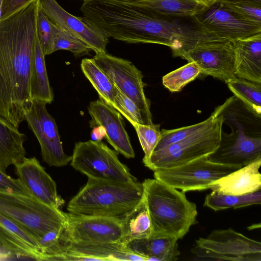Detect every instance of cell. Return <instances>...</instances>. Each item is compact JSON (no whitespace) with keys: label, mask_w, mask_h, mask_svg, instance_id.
<instances>
[{"label":"cell","mask_w":261,"mask_h":261,"mask_svg":"<svg viewBox=\"0 0 261 261\" xmlns=\"http://www.w3.org/2000/svg\"><path fill=\"white\" fill-rule=\"evenodd\" d=\"M83 16L109 37L128 43L169 47L174 57L193 47L204 33L195 24H184L149 10L105 0L85 1Z\"/></svg>","instance_id":"6da1fadb"},{"label":"cell","mask_w":261,"mask_h":261,"mask_svg":"<svg viewBox=\"0 0 261 261\" xmlns=\"http://www.w3.org/2000/svg\"><path fill=\"white\" fill-rule=\"evenodd\" d=\"M39 0L0 21V118L18 129L31 103L30 67Z\"/></svg>","instance_id":"7a4b0ae2"},{"label":"cell","mask_w":261,"mask_h":261,"mask_svg":"<svg viewBox=\"0 0 261 261\" xmlns=\"http://www.w3.org/2000/svg\"><path fill=\"white\" fill-rule=\"evenodd\" d=\"M142 183L151 222V237L182 239L197 223L196 204L187 199L185 192L156 178H147Z\"/></svg>","instance_id":"3957f363"},{"label":"cell","mask_w":261,"mask_h":261,"mask_svg":"<svg viewBox=\"0 0 261 261\" xmlns=\"http://www.w3.org/2000/svg\"><path fill=\"white\" fill-rule=\"evenodd\" d=\"M143 196L142 183L108 181L88 178L84 187L69 201L70 213L121 218Z\"/></svg>","instance_id":"277c9868"},{"label":"cell","mask_w":261,"mask_h":261,"mask_svg":"<svg viewBox=\"0 0 261 261\" xmlns=\"http://www.w3.org/2000/svg\"><path fill=\"white\" fill-rule=\"evenodd\" d=\"M0 213L26 230L39 244L48 232L64 228L66 219L60 208L33 196L3 191H0Z\"/></svg>","instance_id":"5b68a950"},{"label":"cell","mask_w":261,"mask_h":261,"mask_svg":"<svg viewBox=\"0 0 261 261\" xmlns=\"http://www.w3.org/2000/svg\"><path fill=\"white\" fill-rule=\"evenodd\" d=\"M223 124L222 117L214 116L211 123L204 128L181 140L153 151L144 164L145 166L154 171L208 157L219 146Z\"/></svg>","instance_id":"8992f818"},{"label":"cell","mask_w":261,"mask_h":261,"mask_svg":"<svg viewBox=\"0 0 261 261\" xmlns=\"http://www.w3.org/2000/svg\"><path fill=\"white\" fill-rule=\"evenodd\" d=\"M118 153L101 141H80L75 144L70 165L94 179L134 182L138 179L118 159Z\"/></svg>","instance_id":"52a82bcc"},{"label":"cell","mask_w":261,"mask_h":261,"mask_svg":"<svg viewBox=\"0 0 261 261\" xmlns=\"http://www.w3.org/2000/svg\"><path fill=\"white\" fill-rule=\"evenodd\" d=\"M191 252L196 260L261 261V243L230 228L199 238Z\"/></svg>","instance_id":"ba28073f"},{"label":"cell","mask_w":261,"mask_h":261,"mask_svg":"<svg viewBox=\"0 0 261 261\" xmlns=\"http://www.w3.org/2000/svg\"><path fill=\"white\" fill-rule=\"evenodd\" d=\"M242 167L212 162L203 157L187 164L158 169L153 176L184 192L210 189L212 184Z\"/></svg>","instance_id":"9c48e42d"},{"label":"cell","mask_w":261,"mask_h":261,"mask_svg":"<svg viewBox=\"0 0 261 261\" xmlns=\"http://www.w3.org/2000/svg\"><path fill=\"white\" fill-rule=\"evenodd\" d=\"M93 59L114 85L138 106L144 124H153L150 101L145 94L141 71L130 61L113 56L106 51L95 53Z\"/></svg>","instance_id":"30bf717a"},{"label":"cell","mask_w":261,"mask_h":261,"mask_svg":"<svg viewBox=\"0 0 261 261\" xmlns=\"http://www.w3.org/2000/svg\"><path fill=\"white\" fill-rule=\"evenodd\" d=\"M62 243L123 242V230L119 218L66 213Z\"/></svg>","instance_id":"8fae6325"},{"label":"cell","mask_w":261,"mask_h":261,"mask_svg":"<svg viewBox=\"0 0 261 261\" xmlns=\"http://www.w3.org/2000/svg\"><path fill=\"white\" fill-rule=\"evenodd\" d=\"M179 57L199 67L200 73L226 83L237 77L234 74V48L232 41L210 39L201 41L183 52Z\"/></svg>","instance_id":"7c38bea8"},{"label":"cell","mask_w":261,"mask_h":261,"mask_svg":"<svg viewBox=\"0 0 261 261\" xmlns=\"http://www.w3.org/2000/svg\"><path fill=\"white\" fill-rule=\"evenodd\" d=\"M46 104L41 100L32 99L25 112L24 120L39 143L43 160L50 167H63L70 162L71 156L64 151L57 125L47 112Z\"/></svg>","instance_id":"4fadbf2b"},{"label":"cell","mask_w":261,"mask_h":261,"mask_svg":"<svg viewBox=\"0 0 261 261\" xmlns=\"http://www.w3.org/2000/svg\"><path fill=\"white\" fill-rule=\"evenodd\" d=\"M46 260H127L146 261L123 242L62 243L50 248Z\"/></svg>","instance_id":"5bb4252c"},{"label":"cell","mask_w":261,"mask_h":261,"mask_svg":"<svg viewBox=\"0 0 261 261\" xmlns=\"http://www.w3.org/2000/svg\"><path fill=\"white\" fill-rule=\"evenodd\" d=\"M193 18L198 27L218 39L233 41L261 33V24L244 20L218 4Z\"/></svg>","instance_id":"9a60e30c"},{"label":"cell","mask_w":261,"mask_h":261,"mask_svg":"<svg viewBox=\"0 0 261 261\" xmlns=\"http://www.w3.org/2000/svg\"><path fill=\"white\" fill-rule=\"evenodd\" d=\"M41 11L62 30L77 37L95 53L106 51L109 37L83 17H76L64 9L56 0H39Z\"/></svg>","instance_id":"2e32d148"},{"label":"cell","mask_w":261,"mask_h":261,"mask_svg":"<svg viewBox=\"0 0 261 261\" xmlns=\"http://www.w3.org/2000/svg\"><path fill=\"white\" fill-rule=\"evenodd\" d=\"M18 178L32 196L50 206L60 208L64 200L58 194L55 181L35 157L24 158L14 164Z\"/></svg>","instance_id":"e0dca14e"},{"label":"cell","mask_w":261,"mask_h":261,"mask_svg":"<svg viewBox=\"0 0 261 261\" xmlns=\"http://www.w3.org/2000/svg\"><path fill=\"white\" fill-rule=\"evenodd\" d=\"M88 110L91 124L104 128L105 137L115 151L127 159L134 158L135 153L120 113L101 100L90 102Z\"/></svg>","instance_id":"ac0fdd59"},{"label":"cell","mask_w":261,"mask_h":261,"mask_svg":"<svg viewBox=\"0 0 261 261\" xmlns=\"http://www.w3.org/2000/svg\"><path fill=\"white\" fill-rule=\"evenodd\" d=\"M261 156V138H251L239 132L221 133L217 149L208 159L218 163L243 167Z\"/></svg>","instance_id":"d6986e66"},{"label":"cell","mask_w":261,"mask_h":261,"mask_svg":"<svg viewBox=\"0 0 261 261\" xmlns=\"http://www.w3.org/2000/svg\"><path fill=\"white\" fill-rule=\"evenodd\" d=\"M212 115L221 116L231 130L251 138H261V115L236 96L227 98Z\"/></svg>","instance_id":"ffe728a7"},{"label":"cell","mask_w":261,"mask_h":261,"mask_svg":"<svg viewBox=\"0 0 261 261\" xmlns=\"http://www.w3.org/2000/svg\"><path fill=\"white\" fill-rule=\"evenodd\" d=\"M0 247L10 256L42 260L41 248L26 230L0 213Z\"/></svg>","instance_id":"44dd1931"},{"label":"cell","mask_w":261,"mask_h":261,"mask_svg":"<svg viewBox=\"0 0 261 261\" xmlns=\"http://www.w3.org/2000/svg\"><path fill=\"white\" fill-rule=\"evenodd\" d=\"M260 165L261 156L215 181L210 189L224 194L237 196L260 190L261 174L259 169Z\"/></svg>","instance_id":"7402d4cb"},{"label":"cell","mask_w":261,"mask_h":261,"mask_svg":"<svg viewBox=\"0 0 261 261\" xmlns=\"http://www.w3.org/2000/svg\"><path fill=\"white\" fill-rule=\"evenodd\" d=\"M232 43L235 75L261 83V33L233 40Z\"/></svg>","instance_id":"603a6c76"},{"label":"cell","mask_w":261,"mask_h":261,"mask_svg":"<svg viewBox=\"0 0 261 261\" xmlns=\"http://www.w3.org/2000/svg\"><path fill=\"white\" fill-rule=\"evenodd\" d=\"M177 241L170 237H150L132 241L127 243V246L147 260L175 261L180 253Z\"/></svg>","instance_id":"cb8c5ba5"},{"label":"cell","mask_w":261,"mask_h":261,"mask_svg":"<svg viewBox=\"0 0 261 261\" xmlns=\"http://www.w3.org/2000/svg\"><path fill=\"white\" fill-rule=\"evenodd\" d=\"M44 57L36 32L30 67L31 98L50 103L54 99V93L49 84Z\"/></svg>","instance_id":"d4e9b609"},{"label":"cell","mask_w":261,"mask_h":261,"mask_svg":"<svg viewBox=\"0 0 261 261\" xmlns=\"http://www.w3.org/2000/svg\"><path fill=\"white\" fill-rule=\"evenodd\" d=\"M149 10L165 16L191 17L206 8L192 0H105Z\"/></svg>","instance_id":"484cf974"},{"label":"cell","mask_w":261,"mask_h":261,"mask_svg":"<svg viewBox=\"0 0 261 261\" xmlns=\"http://www.w3.org/2000/svg\"><path fill=\"white\" fill-rule=\"evenodd\" d=\"M25 135L0 118V169L6 172L10 165L21 161L26 154Z\"/></svg>","instance_id":"4316f807"},{"label":"cell","mask_w":261,"mask_h":261,"mask_svg":"<svg viewBox=\"0 0 261 261\" xmlns=\"http://www.w3.org/2000/svg\"><path fill=\"white\" fill-rule=\"evenodd\" d=\"M123 230V243L147 239L152 235V225L147 205L143 196L140 202L120 218Z\"/></svg>","instance_id":"83f0119b"},{"label":"cell","mask_w":261,"mask_h":261,"mask_svg":"<svg viewBox=\"0 0 261 261\" xmlns=\"http://www.w3.org/2000/svg\"><path fill=\"white\" fill-rule=\"evenodd\" d=\"M81 68L85 76L97 92L100 100L113 107L116 88L106 73L93 59H83Z\"/></svg>","instance_id":"f1b7e54d"},{"label":"cell","mask_w":261,"mask_h":261,"mask_svg":"<svg viewBox=\"0 0 261 261\" xmlns=\"http://www.w3.org/2000/svg\"><path fill=\"white\" fill-rule=\"evenodd\" d=\"M260 203V190L241 196L227 195L212 191L206 195L203 205L215 211H218L230 208H239Z\"/></svg>","instance_id":"f546056e"},{"label":"cell","mask_w":261,"mask_h":261,"mask_svg":"<svg viewBox=\"0 0 261 261\" xmlns=\"http://www.w3.org/2000/svg\"><path fill=\"white\" fill-rule=\"evenodd\" d=\"M225 83L234 96L261 115V83L238 77Z\"/></svg>","instance_id":"4dcf8cb0"},{"label":"cell","mask_w":261,"mask_h":261,"mask_svg":"<svg viewBox=\"0 0 261 261\" xmlns=\"http://www.w3.org/2000/svg\"><path fill=\"white\" fill-rule=\"evenodd\" d=\"M200 74V70L198 65L193 62H190L164 75L162 78V83L170 91L179 92Z\"/></svg>","instance_id":"1f68e13d"},{"label":"cell","mask_w":261,"mask_h":261,"mask_svg":"<svg viewBox=\"0 0 261 261\" xmlns=\"http://www.w3.org/2000/svg\"><path fill=\"white\" fill-rule=\"evenodd\" d=\"M217 4L244 20L261 24V4L240 0H219Z\"/></svg>","instance_id":"d6a6232c"},{"label":"cell","mask_w":261,"mask_h":261,"mask_svg":"<svg viewBox=\"0 0 261 261\" xmlns=\"http://www.w3.org/2000/svg\"><path fill=\"white\" fill-rule=\"evenodd\" d=\"M37 33L45 56L53 53L54 41L57 35L61 31L56 24L53 23L40 9L38 12Z\"/></svg>","instance_id":"836d02e7"},{"label":"cell","mask_w":261,"mask_h":261,"mask_svg":"<svg viewBox=\"0 0 261 261\" xmlns=\"http://www.w3.org/2000/svg\"><path fill=\"white\" fill-rule=\"evenodd\" d=\"M159 124H137L134 126L144 153L143 163L145 164L161 139Z\"/></svg>","instance_id":"e575fe53"},{"label":"cell","mask_w":261,"mask_h":261,"mask_svg":"<svg viewBox=\"0 0 261 261\" xmlns=\"http://www.w3.org/2000/svg\"><path fill=\"white\" fill-rule=\"evenodd\" d=\"M213 118L214 116L211 114L206 120L193 125L173 129H161V139L153 151L159 150L168 145L189 137L207 126Z\"/></svg>","instance_id":"d590c367"},{"label":"cell","mask_w":261,"mask_h":261,"mask_svg":"<svg viewBox=\"0 0 261 261\" xmlns=\"http://www.w3.org/2000/svg\"><path fill=\"white\" fill-rule=\"evenodd\" d=\"M116 94L113 107L122 115L134 126L143 124L141 113L136 103L116 86Z\"/></svg>","instance_id":"8d00e7d4"},{"label":"cell","mask_w":261,"mask_h":261,"mask_svg":"<svg viewBox=\"0 0 261 261\" xmlns=\"http://www.w3.org/2000/svg\"><path fill=\"white\" fill-rule=\"evenodd\" d=\"M61 49L70 51L75 56L86 55L92 50L82 40L62 30L56 37L53 51Z\"/></svg>","instance_id":"74e56055"},{"label":"cell","mask_w":261,"mask_h":261,"mask_svg":"<svg viewBox=\"0 0 261 261\" xmlns=\"http://www.w3.org/2000/svg\"><path fill=\"white\" fill-rule=\"evenodd\" d=\"M0 191L31 196L18 178L11 177L0 169Z\"/></svg>","instance_id":"f35d334b"},{"label":"cell","mask_w":261,"mask_h":261,"mask_svg":"<svg viewBox=\"0 0 261 261\" xmlns=\"http://www.w3.org/2000/svg\"><path fill=\"white\" fill-rule=\"evenodd\" d=\"M36 0H3L1 20L25 8Z\"/></svg>","instance_id":"ab89813d"},{"label":"cell","mask_w":261,"mask_h":261,"mask_svg":"<svg viewBox=\"0 0 261 261\" xmlns=\"http://www.w3.org/2000/svg\"><path fill=\"white\" fill-rule=\"evenodd\" d=\"M105 136V130L101 126H97L92 130L91 134L92 140L101 141Z\"/></svg>","instance_id":"60d3db41"},{"label":"cell","mask_w":261,"mask_h":261,"mask_svg":"<svg viewBox=\"0 0 261 261\" xmlns=\"http://www.w3.org/2000/svg\"><path fill=\"white\" fill-rule=\"evenodd\" d=\"M196 4L206 8H209L217 4L219 0H192Z\"/></svg>","instance_id":"b9f144b4"},{"label":"cell","mask_w":261,"mask_h":261,"mask_svg":"<svg viewBox=\"0 0 261 261\" xmlns=\"http://www.w3.org/2000/svg\"><path fill=\"white\" fill-rule=\"evenodd\" d=\"M0 256L3 257L9 256L10 255L0 247Z\"/></svg>","instance_id":"7bdbcfd3"},{"label":"cell","mask_w":261,"mask_h":261,"mask_svg":"<svg viewBox=\"0 0 261 261\" xmlns=\"http://www.w3.org/2000/svg\"><path fill=\"white\" fill-rule=\"evenodd\" d=\"M240 1H245L252 2L261 4V0H240Z\"/></svg>","instance_id":"ee69618b"},{"label":"cell","mask_w":261,"mask_h":261,"mask_svg":"<svg viewBox=\"0 0 261 261\" xmlns=\"http://www.w3.org/2000/svg\"><path fill=\"white\" fill-rule=\"evenodd\" d=\"M3 0H0V20L1 17V13H2V5Z\"/></svg>","instance_id":"f6af8a7d"},{"label":"cell","mask_w":261,"mask_h":261,"mask_svg":"<svg viewBox=\"0 0 261 261\" xmlns=\"http://www.w3.org/2000/svg\"><path fill=\"white\" fill-rule=\"evenodd\" d=\"M82 1H83L84 2H85V1H91V0H82Z\"/></svg>","instance_id":"bcb514c9"}]
</instances>
